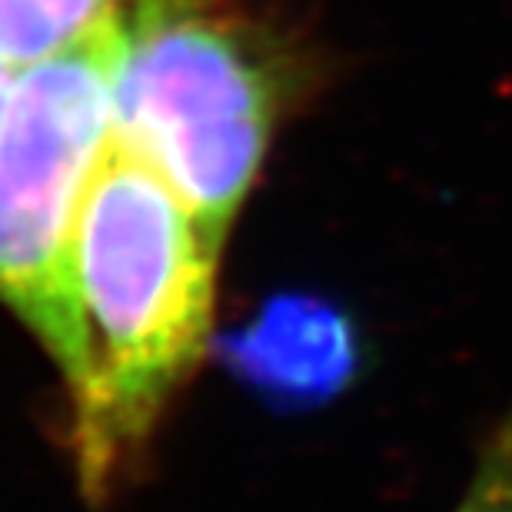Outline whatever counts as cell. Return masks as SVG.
<instances>
[{"label":"cell","instance_id":"cell-1","mask_svg":"<svg viewBox=\"0 0 512 512\" xmlns=\"http://www.w3.org/2000/svg\"><path fill=\"white\" fill-rule=\"evenodd\" d=\"M190 207L160 173L110 140L74 240L84 373L74 456L87 499L110 496L197 370L213 326L217 263Z\"/></svg>","mask_w":512,"mask_h":512},{"label":"cell","instance_id":"cell-5","mask_svg":"<svg viewBox=\"0 0 512 512\" xmlns=\"http://www.w3.org/2000/svg\"><path fill=\"white\" fill-rule=\"evenodd\" d=\"M453 512H512V416L486 436L473 479Z\"/></svg>","mask_w":512,"mask_h":512},{"label":"cell","instance_id":"cell-4","mask_svg":"<svg viewBox=\"0 0 512 512\" xmlns=\"http://www.w3.org/2000/svg\"><path fill=\"white\" fill-rule=\"evenodd\" d=\"M140 0H0V70L20 74L64 54Z\"/></svg>","mask_w":512,"mask_h":512},{"label":"cell","instance_id":"cell-6","mask_svg":"<svg viewBox=\"0 0 512 512\" xmlns=\"http://www.w3.org/2000/svg\"><path fill=\"white\" fill-rule=\"evenodd\" d=\"M10 84H14V74L0 70V114H4V104H7V97H10Z\"/></svg>","mask_w":512,"mask_h":512},{"label":"cell","instance_id":"cell-3","mask_svg":"<svg viewBox=\"0 0 512 512\" xmlns=\"http://www.w3.org/2000/svg\"><path fill=\"white\" fill-rule=\"evenodd\" d=\"M127 17L20 70L0 114V303L54 360L67 396L84 373L74 240L114 140V80Z\"/></svg>","mask_w":512,"mask_h":512},{"label":"cell","instance_id":"cell-2","mask_svg":"<svg viewBox=\"0 0 512 512\" xmlns=\"http://www.w3.org/2000/svg\"><path fill=\"white\" fill-rule=\"evenodd\" d=\"M306 80L296 37L243 0H140L114 80V143L160 173L223 250Z\"/></svg>","mask_w":512,"mask_h":512}]
</instances>
